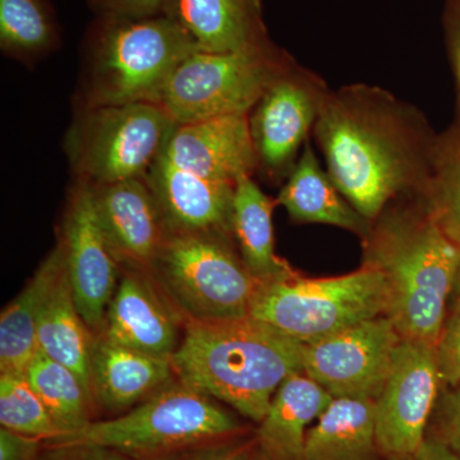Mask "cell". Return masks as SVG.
<instances>
[{
	"label": "cell",
	"mask_w": 460,
	"mask_h": 460,
	"mask_svg": "<svg viewBox=\"0 0 460 460\" xmlns=\"http://www.w3.org/2000/svg\"><path fill=\"white\" fill-rule=\"evenodd\" d=\"M329 175L368 222L426 181L436 138L416 109L386 91L356 84L326 93L314 126Z\"/></svg>",
	"instance_id": "obj_1"
},
{
	"label": "cell",
	"mask_w": 460,
	"mask_h": 460,
	"mask_svg": "<svg viewBox=\"0 0 460 460\" xmlns=\"http://www.w3.org/2000/svg\"><path fill=\"white\" fill-rule=\"evenodd\" d=\"M172 365L184 386L260 423L284 380L304 372V343L251 316L189 320Z\"/></svg>",
	"instance_id": "obj_2"
},
{
	"label": "cell",
	"mask_w": 460,
	"mask_h": 460,
	"mask_svg": "<svg viewBox=\"0 0 460 460\" xmlns=\"http://www.w3.org/2000/svg\"><path fill=\"white\" fill-rule=\"evenodd\" d=\"M363 263L385 278L386 316L408 341L435 347L460 271V246L416 206H399L372 223L363 239Z\"/></svg>",
	"instance_id": "obj_3"
},
{
	"label": "cell",
	"mask_w": 460,
	"mask_h": 460,
	"mask_svg": "<svg viewBox=\"0 0 460 460\" xmlns=\"http://www.w3.org/2000/svg\"><path fill=\"white\" fill-rule=\"evenodd\" d=\"M172 16H96L84 33L75 111L159 104L178 66L198 51Z\"/></svg>",
	"instance_id": "obj_4"
},
{
	"label": "cell",
	"mask_w": 460,
	"mask_h": 460,
	"mask_svg": "<svg viewBox=\"0 0 460 460\" xmlns=\"http://www.w3.org/2000/svg\"><path fill=\"white\" fill-rule=\"evenodd\" d=\"M389 290L374 266L332 278H307L295 269L263 280L250 316L301 343L386 316Z\"/></svg>",
	"instance_id": "obj_5"
},
{
	"label": "cell",
	"mask_w": 460,
	"mask_h": 460,
	"mask_svg": "<svg viewBox=\"0 0 460 460\" xmlns=\"http://www.w3.org/2000/svg\"><path fill=\"white\" fill-rule=\"evenodd\" d=\"M233 239L169 233L150 277L186 321L250 316L263 280L248 270Z\"/></svg>",
	"instance_id": "obj_6"
},
{
	"label": "cell",
	"mask_w": 460,
	"mask_h": 460,
	"mask_svg": "<svg viewBox=\"0 0 460 460\" xmlns=\"http://www.w3.org/2000/svg\"><path fill=\"white\" fill-rule=\"evenodd\" d=\"M175 124L154 102L75 111L65 138L75 181L95 187L146 177Z\"/></svg>",
	"instance_id": "obj_7"
},
{
	"label": "cell",
	"mask_w": 460,
	"mask_h": 460,
	"mask_svg": "<svg viewBox=\"0 0 460 460\" xmlns=\"http://www.w3.org/2000/svg\"><path fill=\"white\" fill-rule=\"evenodd\" d=\"M239 429L234 417L213 398L178 383L117 419L91 422L81 431L44 444H93L126 456H153L219 440Z\"/></svg>",
	"instance_id": "obj_8"
},
{
	"label": "cell",
	"mask_w": 460,
	"mask_h": 460,
	"mask_svg": "<svg viewBox=\"0 0 460 460\" xmlns=\"http://www.w3.org/2000/svg\"><path fill=\"white\" fill-rule=\"evenodd\" d=\"M293 65L271 40L226 53L198 50L178 66L159 104L177 124L250 114Z\"/></svg>",
	"instance_id": "obj_9"
},
{
	"label": "cell",
	"mask_w": 460,
	"mask_h": 460,
	"mask_svg": "<svg viewBox=\"0 0 460 460\" xmlns=\"http://www.w3.org/2000/svg\"><path fill=\"white\" fill-rule=\"evenodd\" d=\"M402 341L387 316L304 344V374L332 398L376 399Z\"/></svg>",
	"instance_id": "obj_10"
},
{
	"label": "cell",
	"mask_w": 460,
	"mask_h": 460,
	"mask_svg": "<svg viewBox=\"0 0 460 460\" xmlns=\"http://www.w3.org/2000/svg\"><path fill=\"white\" fill-rule=\"evenodd\" d=\"M441 387L434 347L402 339L385 385L375 399L377 443L384 456H413L419 450Z\"/></svg>",
	"instance_id": "obj_11"
},
{
	"label": "cell",
	"mask_w": 460,
	"mask_h": 460,
	"mask_svg": "<svg viewBox=\"0 0 460 460\" xmlns=\"http://www.w3.org/2000/svg\"><path fill=\"white\" fill-rule=\"evenodd\" d=\"M328 91L293 65L266 90L250 113L259 171L270 181L288 178L299 147L314 129Z\"/></svg>",
	"instance_id": "obj_12"
},
{
	"label": "cell",
	"mask_w": 460,
	"mask_h": 460,
	"mask_svg": "<svg viewBox=\"0 0 460 460\" xmlns=\"http://www.w3.org/2000/svg\"><path fill=\"white\" fill-rule=\"evenodd\" d=\"M78 313L95 334L104 329L120 268L109 250L93 210L90 189L75 181L59 239Z\"/></svg>",
	"instance_id": "obj_13"
},
{
	"label": "cell",
	"mask_w": 460,
	"mask_h": 460,
	"mask_svg": "<svg viewBox=\"0 0 460 460\" xmlns=\"http://www.w3.org/2000/svg\"><path fill=\"white\" fill-rule=\"evenodd\" d=\"M89 189L100 229L120 270L151 274L169 230L146 180Z\"/></svg>",
	"instance_id": "obj_14"
},
{
	"label": "cell",
	"mask_w": 460,
	"mask_h": 460,
	"mask_svg": "<svg viewBox=\"0 0 460 460\" xmlns=\"http://www.w3.org/2000/svg\"><path fill=\"white\" fill-rule=\"evenodd\" d=\"M163 155L184 171L224 183L235 184L259 171L250 114L175 124Z\"/></svg>",
	"instance_id": "obj_15"
},
{
	"label": "cell",
	"mask_w": 460,
	"mask_h": 460,
	"mask_svg": "<svg viewBox=\"0 0 460 460\" xmlns=\"http://www.w3.org/2000/svg\"><path fill=\"white\" fill-rule=\"evenodd\" d=\"M145 180L169 233L233 237L235 184L206 180L195 172L184 171L163 154L151 166Z\"/></svg>",
	"instance_id": "obj_16"
},
{
	"label": "cell",
	"mask_w": 460,
	"mask_h": 460,
	"mask_svg": "<svg viewBox=\"0 0 460 460\" xmlns=\"http://www.w3.org/2000/svg\"><path fill=\"white\" fill-rule=\"evenodd\" d=\"M122 270L102 334L113 343L137 352L172 359L181 343L174 308L168 307L156 292L150 274Z\"/></svg>",
	"instance_id": "obj_17"
},
{
	"label": "cell",
	"mask_w": 460,
	"mask_h": 460,
	"mask_svg": "<svg viewBox=\"0 0 460 460\" xmlns=\"http://www.w3.org/2000/svg\"><path fill=\"white\" fill-rule=\"evenodd\" d=\"M175 377L172 359L137 352L95 334L91 350L90 384L93 404L122 411L137 404Z\"/></svg>",
	"instance_id": "obj_18"
},
{
	"label": "cell",
	"mask_w": 460,
	"mask_h": 460,
	"mask_svg": "<svg viewBox=\"0 0 460 460\" xmlns=\"http://www.w3.org/2000/svg\"><path fill=\"white\" fill-rule=\"evenodd\" d=\"M66 274L62 244L45 257L16 298L0 316V372L25 375L39 352V323L48 302Z\"/></svg>",
	"instance_id": "obj_19"
},
{
	"label": "cell",
	"mask_w": 460,
	"mask_h": 460,
	"mask_svg": "<svg viewBox=\"0 0 460 460\" xmlns=\"http://www.w3.org/2000/svg\"><path fill=\"white\" fill-rule=\"evenodd\" d=\"M332 396L304 372L284 380L260 422L257 443L266 460H305L310 426L329 407Z\"/></svg>",
	"instance_id": "obj_20"
},
{
	"label": "cell",
	"mask_w": 460,
	"mask_h": 460,
	"mask_svg": "<svg viewBox=\"0 0 460 460\" xmlns=\"http://www.w3.org/2000/svg\"><path fill=\"white\" fill-rule=\"evenodd\" d=\"M172 17L202 51L226 53L270 41L261 0H177Z\"/></svg>",
	"instance_id": "obj_21"
},
{
	"label": "cell",
	"mask_w": 460,
	"mask_h": 460,
	"mask_svg": "<svg viewBox=\"0 0 460 460\" xmlns=\"http://www.w3.org/2000/svg\"><path fill=\"white\" fill-rule=\"evenodd\" d=\"M277 204L284 206L296 223H319L349 230L362 239L367 237L372 223L353 208L321 169L313 147L305 141L304 154L288 175Z\"/></svg>",
	"instance_id": "obj_22"
},
{
	"label": "cell",
	"mask_w": 460,
	"mask_h": 460,
	"mask_svg": "<svg viewBox=\"0 0 460 460\" xmlns=\"http://www.w3.org/2000/svg\"><path fill=\"white\" fill-rule=\"evenodd\" d=\"M375 401L332 398L305 440V460H378Z\"/></svg>",
	"instance_id": "obj_23"
},
{
	"label": "cell",
	"mask_w": 460,
	"mask_h": 460,
	"mask_svg": "<svg viewBox=\"0 0 460 460\" xmlns=\"http://www.w3.org/2000/svg\"><path fill=\"white\" fill-rule=\"evenodd\" d=\"M274 205L251 175L239 178L235 183L233 237L244 265L261 280L272 279L293 269L275 252Z\"/></svg>",
	"instance_id": "obj_24"
},
{
	"label": "cell",
	"mask_w": 460,
	"mask_h": 460,
	"mask_svg": "<svg viewBox=\"0 0 460 460\" xmlns=\"http://www.w3.org/2000/svg\"><path fill=\"white\" fill-rule=\"evenodd\" d=\"M93 338L95 332L78 313L66 271L42 313L38 330L39 352L74 371L91 399L90 363Z\"/></svg>",
	"instance_id": "obj_25"
},
{
	"label": "cell",
	"mask_w": 460,
	"mask_h": 460,
	"mask_svg": "<svg viewBox=\"0 0 460 460\" xmlns=\"http://www.w3.org/2000/svg\"><path fill=\"white\" fill-rule=\"evenodd\" d=\"M60 44L50 0H0V49L18 62H38Z\"/></svg>",
	"instance_id": "obj_26"
},
{
	"label": "cell",
	"mask_w": 460,
	"mask_h": 460,
	"mask_svg": "<svg viewBox=\"0 0 460 460\" xmlns=\"http://www.w3.org/2000/svg\"><path fill=\"white\" fill-rule=\"evenodd\" d=\"M416 196L429 219L460 246V120L436 138L428 178Z\"/></svg>",
	"instance_id": "obj_27"
},
{
	"label": "cell",
	"mask_w": 460,
	"mask_h": 460,
	"mask_svg": "<svg viewBox=\"0 0 460 460\" xmlns=\"http://www.w3.org/2000/svg\"><path fill=\"white\" fill-rule=\"evenodd\" d=\"M25 375L49 411L59 436L75 434L93 422V399L74 371L38 352Z\"/></svg>",
	"instance_id": "obj_28"
},
{
	"label": "cell",
	"mask_w": 460,
	"mask_h": 460,
	"mask_svg": "<svg viewBox=\"0 0 460 460\" xmlns=\"http://www.w3.org/2000/svg\"><path fill=\"white\" fill-rule=\"evenodd\" d=\"M0 423L44 443L60 435L40 396L22 374L0 375Z\"/></svg>",
	"instance_id": "obj_29"
},
{
	"label": "cell",
	"mask_w": 460,
	"mask_h": 460,
	"mask_svg": "<svg viewBox=\"0 0 460 460\" xmlns=\"http://www.w3.org/2000/svg\"><path fill=\"white\" fill-rule=\"evenodd\" d=\"M434 350L441 385L449 389L460 386V296L452 313L447 314Z\"/></svg>",
	"instance_id": "obj_30"
},
{
	"label": "cell",
	"mask_w": 460,
	"mask_h": 460,
	"mask_svg": "<svg viewBox=\"0 0 460 460\" xmlns=\"http://www.w3.org/2000/svg\"><path fill=\"white\" fill-rule=\"evenodd\" d=\"M177 0H87L96 16H172Z\"/></svg>",
	"instance_id": "obj_31"
},
{
	"label": "cell",
	"mask_w": 460,
	"mask_h": 460,
	"mask_svg": "<svg viewBox=\"0 0 460 460\" xmlns=\"http://www.w3.org/2000/svg\"><path fill=\"white\" fill-rule=\"evenodd\" d=\"M45 445V444H44ZM36 460H128L126 454L93 444L45 445Z\"/></svg>",
	"instance_id": "obj_32"
},
{
	"label": "cell",
	"mask_w": 460,
	"mask_h": 460,
	"mask_svg": "<svg viewBox=\"0 0 460 460\" xmlns=\"http://www.w3.org/2000/svg\"><path fill=\"white\" fill-rule=\"evenodd\" d=\"M44 440L0 429V460H36L40 456Z\"/></svg>",
	"instance_id": "obj_33"
},
{
	"label": "cell",
	"mask_w": 460,
	"mask_h": 460,
	"mask_svg": "<svg viewBox=\"0 0 460 460\" xmlns=\"http://www.w3.org/2000/svg\"><path fill=\"white\" fill-rule=\"evenodd\" d=\"M445 444L460 456V386L444 396L440 411V434Z\"/></svg>",
	"instance_id": "obj_34"
},
{
	"label": "cell",
	"mask_w": 460,
	"mask_h": 460,
	"mask_svg": "<svg viewBox=\"0 0 460 460\" xmlns=\"http://www.w3.org/2000/svg\"><path fill=\"white\" fill-rule=\"evenodd\" d=\"M413 460H460V456L438 436H426L425 441L413 454Z\"/></svg>",
	"instance_id": "obj_35"
},
{
	"label": "cell",
	"mask_w": 460,
	"mask_h": 460,
	"mask_svg": "<svg viewBox=\"0 0 460 460\" xmlns=\"http://www.w3.org/2000/svg\"><path fill=\"white\" fill-rule=\"evenodd\" d=\"M244 454L246 452L243 449L237 447H208L199 449V452L190 454L181 460H241Z\"/></svg>",
	"instance_id": "obj_36"
},
{
	"label": "cell",
	"mask_w": 460,
	"mask_h": 460,
	"mask_svg": "<svg viewBox=\"0 0 460 460\" xmlns=\"http://www.w3.org/2000/svg\"><path fill=\"white\" fill-rule=\"evenodd\" d=\"M453 59L454 65H456V78L460 86V22L458 23V29L454 33L453 39Z\"/></svg>",
	"instance_id": "obj_37"
},
{
	"label": "cell",
	"mask_w": 460,
	"mask_h": 460,
	"mask_svg": "<svg viewBox=\"0 0 460 460\" xmlns=\"http://www.w3.org/2000/svg\"><path fill=\"white\" fill-rule=\"evenodd\" d=\"M241 460H266V459L263 458V456H262V459L255 458V456H251L250 454H248L246 452V454H244V456H243V458H242Z\"/></svg>",
	"instance_id": "obj_38"
},
{
	"label": "cell",
	"mask_w": 460,
	"mask_h": 460,
	"mask_svg": "<svg viewBox=\"0 0 460 460\" xmlns=\"http://www.w3.org/2000/svg\"><path fill=\"white\" fill-rule=\"evenodd\" d=\"M389 460H413V456H394V458H389Z\"/></svg>",
	"instance_id": "obj_39"
},
{
	"label": "cell",
	"mask_w": 460,
	"mask_h": 460,
	"mask_svg": "<svg viewBox=\"0 0 460 460\" xmlns=\"http://www.w3.org/2000/svg\"><path fill=\"white\" fill-rule=\"evenodd\" d=\"M458 280H460V271H459V275H458Z\"/></svg>",
	"instance_id": "obj_40"
},
{
	"label": "cell",
	"mask_w": 460,
	"mask_h": 460,
	"mask_svg": "<svg viewBox=\"0 0 460 460\" xmlns=\"http://www.w3.org/2000/svg\"><path fill=\"white\" fill-rule=\"evenodd\" d=\"M159 460H164V459H159Z\"/></svg>",
	"instance_id": "obj_41"
}]
</instances>
